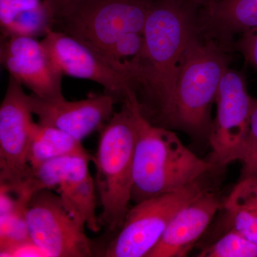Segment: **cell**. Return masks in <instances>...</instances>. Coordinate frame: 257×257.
<instances>
[{
  "instance_id": "6da1fadb",
  "label": "cell",
  "mask_w": 257,
  "mask_h": 257,
  "mask_svg": "<svg viewBox=\"0 0 257 257\" xmlns=\"http://www.w3.org/2000/svg\"><path fill=\"white\" fill-rule=\"evenodd\" d=\"M197 18L185 0H155L150 10L133 91L142 114L152 124L168 128L177 75L198 30Z\"/></svg>"
},
{
  "instance_id": "7a4b0ae2",
  "label": "cell",
  "mask_w": 257,
  "mask_h": 257,
  "mask_svg": "<svg viewBox=\"0 0 257 257\" xmlns=\"http://www.w3.org/2000/svg\"><path fill=\"white\" fill-rule=\"evenodd\" d=\"M140 111L136 94L130 93L119 111L101 128L92 162L101 214V226L111 236L121 229L130 210L133 185V164Z\"/></svg>"
},
{
  "instance_id": "3957f363",
  "label": "cell",
  "mask_w": 257,
  "mask_h": 257,
  "mask_svg": "<svg viewBox=\"0 0 257 257\" xmlns=\"http://www.w3.org/2000/svg\"><path fill=\"white\" fill-rule=\"evenodd\" d=\"M229 47L199 32L187 45L176 82L168 128L209 141L211 109L223 76L229 69Z\"/></svg>"
},
{
  "instance_id": "277c9868",
  "label": "cell",
  "mask_w": 257,
  "mask_h": 257,
  "mask_svg": "<svg viewBox=\"0 0 257 257\" xmlns=\"http://www.w3.org/2000/svg\"><path fill=\"white\" fill-rule=\"evenodd\" d=\"M216 169L189 150L170 128L151 124L140 109L132 202L175 192Z\"/></svg>"
},
{
  "instance_id": "5b68a950",
  "label": "cell",
  "mask_w": 257,
  "mask_h": 257,
  "mask_svg": "<svg viewBox=\"0 0 257 257\" xmlns=\"http://www.w3.org/2000/svg\"><path fill=\"white\" fill-rule=\"evenodd\" d=\"M155 0H76L59 12L53 30L63 32L98 53L130 32H143Z\"/></svg>"
},
{
  "instance_id": "8992f818",
  "label": "cell",
  "mask_w": 257,
  "mask_h": 257,
  "mask_svg": "<svg viewBox=\"0 0 257 257\" xmlns=\"http://www.w3.org/2000/svg\"><path fill=\"white\" fill-rule=\"evenodd\" d=\"M210 189L204 177L179 190L137 203L119 231L103 249L106 257H146L156 246L177 212Z\"/></svg>"
},
{
  "instance_id": "52a82bcc",
  "label": "cell",
  "mask_w": 257,
  "mask_h": 257,
  "mask_svg": "<svg viewBox=\"0 0 257 257\" xmlns=\"http://www.w3.org/2000/svg\"><path fill=\"white\" fill-rule=\"evenodd\" d=\"M30 239L47 256L89 257L94 248L79 224L64 207L62 199L49 189H39L26 213Z\"/></svg>"
},
{
  "instance_id": "ba28073f",
  "label": "cell",
  "mask_w": 257,
  "mask_h": 257,
  "mask_svg": "<svg viewBox=\"0 0 257 257\" xmlns=\"http://www.w3.org/2000/svg\"><path fill=\"white\" fill-rule=\"evenodd\" d=\"M217 111L209 143L212 149L209 162L216 169L239 160L247 134L253 97L248 94L244 76L228 69L216 97Z\"/></svg>"
},
{
  "instance_id": "9c48e42d",
  "label": "cell",
  "mask_w": 257,
  "mask_h": 257,
  "mask_svg": "<svg viewBox=\"0 0 257 257\" xmlns=\"http://www.w3.org/2000/svg\"><path fill=\"white\" fill-rule=\"evenodd\" d=\"M89 154L48 161L32 170L41 188L55 190L64 207L82 226L93 232L101 229L96 213L95 181L89 170Z\"/></svg>"
},
{
  "instance_id": "30bf717a",
  "label": "cell",
  "mask_w": 257,
  "mask_h": 257,
  "mask_svg": "<svg viewBox=\"0 0 257 257\" xmlns=\"http://www.w3.org/2000/svg\"><path fill=\"white\" fill-rule=\"evenodd\" d=\"M32 114L23 84L10 76L0 105V183L18 185L32 177L28 163Z\"/></svg>"
},
{
  "instance_id": "8fae6325",
  "label": "cell",
  "mask_w": 257,
  "mask_h": 257,
  "mask_svg": "<svg viewBox=\"0 0 257 257\" xmlns=\"http://www.w3.org/2000/svg\"><path fill=\"white\" fill-rule=\"evenodd\" d=\"M41 42L63 75L98 83L116 101L123 102L133 91L126 77L113 68L100 54L74 37L52 30Z\"/></svg>"
},
{
  "instance_id": "7c38bea8",
  "label": "cell",
  "mask_w": 257,
  "mask_h": 257,
  "mask_svg": "<svg viewBox=\"0 0 257 257\" xmlns=\"http://www.w3.org/2000/svg\"><path fill=\"white\" fill-rule=\"evenodd\" d=\"M0 61L10 77L45 99H64L61 73L42 42L30 37H1Z\"/></svg>"
},
{
  "instance_id": "4fadbf2b",
  "label": "cell",
  "mask_w": 257,
  "mask_h": 257,
  "mask_svg": "<svg viewBox=\"0 0 257 257\" xmlns=\"http://www.w3.org/2000/svg\"><path fill=\"white\" fill-rule=\"evenodd\" d=\"M29 101L40 124L58 128L81 142L104 126L114 114L117 102L106 93L74 101L45 100L32 93Z\"/></svg>"
},
{
  "instance_id": "5bb4252c",
  "label": "cell",
  "mask_w": 257,
  "mask_h": 257,
  "mask_svg": "<svg viewBox=\"0 0 257 257\" xmlns=\"http://www.w3.org/2000/svg\"><path fill=\"white\" fill-rule=\"evenodd\" d=\"M221 207L219 197L211 189L202 193L176 214L146 257L186 256Z\"/></svg>"
},
{
  "instance_id": "9a60e30c",
  "label": "cell",
  "mask_w": 257,
  "mask_h": 257,
  "mask_svg": "<svg viewBox=\"0 0 257 257\" xmlns=\"http://www.w3.org/2000/svg\"><path fill=\"white\" fill-rule=\"evenodd\" d=\"M203 8L199 32L229 47L234 35L257 28V0H223Z\"/></svg>"
},
{
  "instance_id": "2e32d148",
  "label": "cell",
  "mask_w": 257,
  "mask_h": 257,
  "mask_svg": "<svg viewBox=\"0 0 257 257\" xmlns=\"http://www.w3.org/2000/svg\"><path fill=\"white\" fill-rule=\"evenodd\" d=\"M82 142L58 128L35 122L28 152L32 170L48 161L73 155H87Z\"/></svg>"
},
{
  "instance_id": "e0dca14e",
  "label": "cell",
  "mask_w": 257,
  "mask_h": 257,
  "mask_svg": "<svg viewBox=\"0 0 257 257\" xmlns=\"http://www.w3.org/2000/svg\"><path fill=\"white\" fill-rule=\"evenodd\" d=\"M230 229L257 243V179L239 180L224 203Z\"/></svg>"
},
{
  "instance_id": "ac0fdd59",
  "label": "cell",
  "mask_w": 257,
  "mask_h": 257,
  "mask_svg": "<svg viewBox=\"0 0 257 257\" xmlns=\"http://www.w3.org/2000/svg\"><path fill=\"white\" fill-rule=\"evenodd\" d=\"M144 44L143 32H130L118 39L101 55L113 68L128 79L133 89L140 69Z\"/></svg>"
},
{
  "instance_id": "d6986e66",
  "label": "cell",
  "mask_w": 257,
  "mask_h": 257,
  "mask_svg": "<svg viewBox=\"0 0 257 257\" xmlns=\"http://www.w3.org/2000/svg\"><path fill=\"white\" fill-rule=\"evenodd\" d=\"M201 257H257V243L234 229L199 253Z\"/></svg>"
},
{
  "instance_id": "ffe728a7",
  "label": "cell",
  "mask_w": 257,
  "mask_h": 257,
  "mask_svg": "<svg viewBox=\"0 0 257 257\" xmlns=\"http://www.w3.org/2000/svg\"><path fill=\"white\" fill-rule=\"evenodd\" d=\"M28 206H22L0 215V251L30 239L26 213Z\"/></svg>"
},
{
  "instance_id": "44dd1931",
  "label": "cell",
  "mask_w": 257,
  "mask_h": 257,
  "mask_svg": "<svg viewBox=\"0 0 257 257\" xmlns=\"http://www.w3.org/2000/svg\"><path fill=\"white\" fill-rule=\"evenodd\" d=\"M239 161L242 169L239 180L257 179V99L253 98L247 134Z\"/></svg>"
},
{
  "instance_id": "7402d4cb",
  "label": "cell",
  "mask_w": 257,
  "mask_h": 257,
  "mask_svg": "<svg viewBox=\"0 0 257 257\" xmlns=\"http://www.w3.org/2000/svg\"><path fill=\"white\" fill-rule=\"evenodd\" d=\"M234 47L257 72V28L241 34Z\"/></svg>"
},
{
  "instance_id": "603a6c76",
  "label": "cell",
  "mask_w": 257,
  "mask_h": 257,
  "mask_svg": "<svg viewBox=\"0 0 257 257\" xmlns=\"http://www.w3.org/2000/svg\"><path fill=\"white\" fill-rule=\"evenodd\" d=\"M0 256H47L45 253L31 239L8 249L0 251Z\"/></svg>"
},
{
  "instance_id": "cb8c5ba5",
  "label": "cell",
  "mask_w": 257,
  "mask_h": 257,
  "mask_svg": "<svg viewBox=\"0 0 257 257\" xmlns=\"http://www.w3.org/2000/svg\"><path fill=\"white\" fill-rule=\"evenodd\" d=\"M74 1L76 0H44L43 2L44 4L55 19L56 15L59 12Z\"/></svg>"
},
{
  "instance_id": "d4e9b609",
  "label": "cell",
  "mask_w": 257,
  "mask_h": 257,
  "mask_svg": "<svg viewBox=\"0 0 257 257\" xmlns=\"http://www.w3.org/2000/svg\"><path fill=\"white\" fill-rule=\"evenodd\" d=\"M194 4L202 5V7L214 4V3H219L223 0H191Z\"/></svg>"
}]
</instances>
